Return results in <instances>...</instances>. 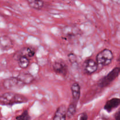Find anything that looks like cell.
<instances>
[{"mask_svg": "<svg viewBox=\"0 0 120 120\" xmlns=\"http://www.w3.org/2000/svg\"><path fill=\"white\" fill-rule=\"evenodd\" d=\"M28 99L24 96L14 92H7L0 96V103L3 105H12L15 104L26 103Z\"/></svg>", "mask_w": 120, "mask_h": 120, "instance_id": "obj_1", "label": "cell"}, {"mask_svg": "<svg viewBox=\"0 0 120 120\" xmlns=\"http://www.w3.org/2000/svg\"><path fill=\"white\" fill-rule=\"evenodd\" d=\"M114 58L112 52L108 49H105L98 53L96 57V61L98 64L103 66L109 65Z\"/></svg>", "mask_w": 120, "mask_h": 120, "instance_id": "obj_2", "label": "cell"}, {"mask_svg": "<svg viewBox=\"0 0 120 120\" xmlns=\"http://www.w3.org/2000/svg\"><path fill=\"white\" fill-rule=\"evenodd\" d=\"M25 84L18 77H9L6 79L3 82V86L5 89L10 90H18L24 87Z\"/></svg>", "mask_w": 120, "mask_h": 120, "instance_id": "obj_3", "label": "cell"}, {"mask_svg": "<svg viewBox=\"0 0 120 120\" xmlns=\"http://www.w3.org/2000/svg\"><path fill=\"white\" fill-rule=\"evenodd\" d=\"M120 68H116L111 70L107 75L104 76L98 82V85L100 87H105L110 85L119 75Z\"/></svg>", "mask_w": 120, "mask_h": 120, "instance_id": "obj_4", "label": "cell"}, {"mask_svg": "<svg viewBox=\"0 0 120 120\" xmlns=\"http://www.w3.org/2000/svg\"><path fill=\"white\" fill-rule=\"evenodd\" d=\"M98 69V63L91 59L85 60L83 63V71L86 75H92Z\"/></svg>", "mask_w": 120, "mask_h": 120, "instance_id": "obj_5", "label": "cell"}, {"mask_svg": "<svg viewBox=\"0 0 120 120\" xmlns=\"http://www.w3.org/2000/svg\"><path fill=\"white\" fill-rule=\"evenodd\" d=\"M53 70L57 75L65 77L68 74V66L62 61H56L52 65Z\"/></svg>", "mask_w": 120, "mask_h": 120, "instance_id": "obj_6", "label": "cell"}, {"mask_svg": "<svg viewBox=\"0 0 120 120\" xmlns=\"http://www.w3.org/2000/svg\"><path fill=\"white\" fill-rule=\"evenodd\" d=\"M35 50L31 47L23 48L16 52L14 55V57L15 60H18L21 56H26L28 57H32L35 55Z\"/></svg>", "mask_w": 120, "mask_h": 120, "instance_id": "obj_7", "label": "cell"}, {"mask_svg": "<svg viewBox=\"0 0 120 120\" xmlns=\"http://www.w3.org/2000/svg\"><path fill=\"white\" fill-rule=\"evenodd\" d=\"M14 46L12 41L8 36H0V49L2 50H8Z\"/></svg>", "mask_w": 120, "mask_h": 120, "instance_id": "obj_8", "label": "cell"}, {"mask_svg": "<svg viewBox=\"0 0 120 120\" xmlns=\"http://www.w3.org/2000/svg\"><path fill=\"white\" fill-rule=\"evenodd\" d=\"M79 32V29L78 28L68 26L63 29V35L66 38H71L78 35Z\"/></svg>", "mask_w": 120, "mask_h": 120, "instance_id": "obj_9", "label": "cell"}, {"mask_svg": "<svg viewBox=\"0 0 120 120\" xmlns=\"http://www.w3.org/2000/svg\"><path fill=\"white\" fill-rule=\"evenodd\" d=\"M120 105V98H112L106 102L104 105V109L107 112H110L116 109L118 106Z\"/></svg>", "mask_w": 120, "mask_h": 120, "instance_id": "obj_10", "label": "cell"}, {"mask_svg": "<svg viewBox=\"0 0 120 120\" xmlns=\"http://www.w3.org/2000/svg\"><path fill=\"white\" fill-rule=\"evenodd\" d=\"M67 109L65 105H62L59 107L54 116V120H64L66 118Z\"/></svg>", "mask_w": 120, "mask_h": 120, "instance_id": "obj_11", "label": "cell"}, {"mask_svg": "<svg viewBox=\"0 0 120 120\" xmlns=\"http://www.w3.org/2000/svg\"><path fill=\"white\" fill-rule=\"evenodd\" d=\"M71 90L73 97L72 102L77 104L80 96V87L79 84L77 83H74L71 85Z\"/></svg>", "mask_w": 120, "mask_h": 120, "instance_id": "obj_12", "label": "cell"}, {"mask_svg": "<svg viewBox=\"0 0 120 120\" xmlns=\"http://www.w3.org/2000/svg\"><path fill=\"white\" fill-rule=\"evenodd\" d=\"M18 77L25 84H30L34 79V76L29 73H21L18 76Z\"/></svg>", "mask_w": 120, "mask_h": 120, "instance_id": "obj_13", "label": "cell"}, {"mask_svg": "<svg viewBox=\"0 0 120 120\" xmlns=\"http://www.w3.org/2000/svg\"><path fill=\"white\" fill-rule=\"evenodd\" d=\"M29 7L35 9H41L44 5L43 0H27Z\"/></svg>", "mask_w": 120, "mask_h": 120, "instance_id": "obj_14", "label": "cell"}, {"mask_svg": "<svg viewBox=\"0 0 120 120\" xmlns=\"http://www.w3.org/2000/svg\"><path fill=\"white\" fill-rule=\"evenodd\" d=\"M18 66L21 69H26L29 65V59L26 56H21L18 59Z\"/></svg>", "mask_w": 120, "mask_h": 120, "instance_id": "obj_15", "label": "cell"}, {"mask_svg": "<svg viewBox=\"0 0 120 120\" xmlns=\"http://www.w3.org/2000/svg\"><path fill=\"white\" fill-rule=\"evenodd\" d=\"M76 107H77L76 104L73 103V102L70 103L68 110H67V117L68 118H71L76 113Z\"/></svg>", "mask_w": 120, "mask_h": 120, "instance_id": "obj_16", "label": "cell"}, {"mask_svg": "<svg viewBox=\"0 0 120 120\" xmlns=\"http://www.w3.org/2000/svg\"><path fill=\"white\" fill-rule=\"evenodd\" d=\"M16 119L18 120H29L30 119V117L29 115L28 110H25L20 116L16 117Z\"/></svg>", "mask_w": 120, "mask_h": 120, "instance_id": "obj_17", "label": "cell"}, {"mask_svg": "<svg viewBox=\"0 0 120 120\" xmlns=\"http://www.w3.org/2000/svg\"><path fill=\"white\" fill-rule=\"evenodd\" d=\"M77 119L80 120H86L88 119V116L86 112H83V113L79 115Z\"/></svg>", "mask_w": 120, "mask_h": 120, "instance_id": "obj_18", "label": "cell"}, {"mask_svg": "<svg viewBox=\"0 0 120 120\" xmlns=\"http://www.w3.org/2000/svg\"><path fill=\"white\" fill-rule=\"evenodd\" d=\"M69 60L70 61L71 63H74V62L76 61V56L75 54H73V53L69 54Z\"/></svg>", "mask_w": 120, "mask_h": 120, "instance_id": "obj_19", "label": "cell"}, {"mask_svg": "<svg viewBox=\"0 0 120 120\" xmlns=\"http://www.w3.org/2000/svg\"><path fill=\"white\" fill-rule=\"evenodd\" d=\"M115 118L117 120H120V109L118 110V111L115 114Z\"/></svg>", "mask_w": 120, "mask_h": 120, "instance_id": "obj_20", "label": "cell"}, {"mask_svg": "<svg viewBox=\"0 0 120 120\" xmlns=\"http://www.w3.org/2000/svg\"><path fill=\"white\" fill-rule=\"evenodd\" d=\"M112 2H115V3L118 4H120V0H111Z\"/></svg>", "mask_w": 120, "mask_h": 120, "instance_id": "obj_21", "label": "cell"}, {"mask_svg": "<svg viewBox=\"0 0 120 120\" xmlns=\"http://www.w3.org/2000/svg\"></svg>", "mask_w": 120, "mask_h": 120, "instance_id": "obj_22", "label": "cell"}]
</instances>
